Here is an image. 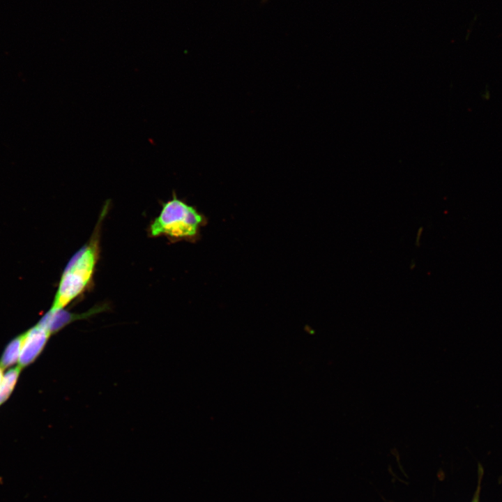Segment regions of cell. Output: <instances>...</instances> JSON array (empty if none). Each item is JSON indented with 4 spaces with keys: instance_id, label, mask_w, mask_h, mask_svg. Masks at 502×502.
Returning <instances> with one entry per match:
<instances>
[{
    "instance_id": "6da1fadb",
    "label": "cell",
    "mask_w": 502,
    "mask_h": 502,
    "mask_svg": "<svg viewBox=\"0 0 502 502\" xmlns=\"http://www.w3.org/2000/svg\"><path fill=\"white\" fill-rule=\"evenodd\" d=\"M99 230V229H98ZM70 259L61 275L50 310L63 309L79 296L89 284L99 254L98 231Z\"/></svg>"
},
{
    "instance_id": "7a4b0ae2",
    "label": "cell",
    "mask_w": 502,
    "mask_h": 502,
    "mask_svg": "<svg viewBox=\"0 0 502 502\" xmlns=\"http://www.w3.org/2000/svg\"><path fill=\"white\" fill-rule=\"evenodd\" d=\"M201 222L202 217L197 210L174 195L163 204L160 213L151 225L150 233L152 236L190 237L196 234Z\"/></svg>"
},
{
    "instance_id": "3957f363",
    "label": "cell",
    "mask_w": 502,
    "mask_h": 502,
    "mask_svg": "<svg viewBox=\"0 0 502 502\" xmlns=\"http://www.w3.org/2000/svg\"><path fill=\"white\" fill-rule=\"evenodd\" d=\"M22 342L19 357V366L22 368L31 364L44 349L51 333L37 324L22 333Z\"/></svg>"
},
{
    "instance_id": "277c9868",
    "label": "cell",
    "mask_w": 502,
    "mask_h": 502,
    "mask_svg": "<svg viewBox=\"0 0 502 502\" xmlns=\"http://www.w3.org/2000/svg\"><path fill=\"white\" fill-rule=\"evenodd\" d=\"M102 310V307H96L82 314L71 313L63 309L58 310H50L38 322V324L54 334L61 330L71 322L85 319Z\"/></svg>"
},
{
    "instance_id": "5b68a950",
    "label": "cell",
    "mask_w": 502,
    "mask_h": 502,
    "mask_svg": "<svg viewBox=\"0 0 502 502\" xmlns=\"http://www.w3.org/2000/svg\"><path fill=\"white\" fill-rule=\"evenodd\" d=\"M22 335L15 337L6 347L0 358V367L3 370L19 360Z\"/></svg>"
},
{
    "instance_id": "8992f818",
    "label": "cell",
    "mask_w": 502,
    "mask_h": 502,
    "mask_svg": "<svg viewBox=\"0 0 502 502\" xmlns=\"http://www.w3.org/2000/svg\"><path fill=\"white\" fill-rule=\"evenodd\" d=\"M22 368L19 365L8 370L3 376L0 384V406L12 393Z\"/></svg>"
},
{
    "instance_id": "52a82bcc",
    "label": "cell",
    "mask_w": 502,
    "mask_h": 502,
    "mask_svg": "<svg viewBox=\"0 0 502 502\" xmlns=\"http://www.w3.org/2000/svg\"><path fill=\"white\" fill-rule=\"evenodd\" d=\"M479 488H480V485H478V489H477V491H476V494H475V496H474L472 502H478Z\"/></svg>"
},
{
    "instance_id": "ba28073f",
    "label": "cell",
    "mask_w": 502,
    "mask_h": 502,
    "mask_svg": "<svg viewBox=\"0 0 502 502\" xmlns=\"http://www.w3.org/2000/svg\"><path fill=\"white\" fill-rule=\"evenodd\" d=\"M3 378V369L0 367V384Z\"/></svg>"
},
{
    "instance_id": "9c48e42d",
    "label": "cell",
    "mask_w": 502,
    "mask_h": 502,
    "mask_svg": "<svg viewBox=\"0 0 502 502\" xmlns=\"http://www.w3.org/2000/svg\"><path fill=\"white\" fill-rule=\"evenodd\" d=\"M265 1H266V0H263V2H264Z\"/></svg>"
}]
</instances>
